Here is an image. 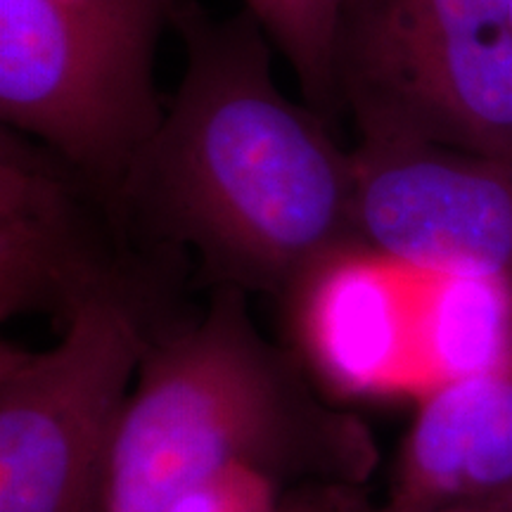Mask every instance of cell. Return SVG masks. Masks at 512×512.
I'll use <instances>...</instances> for the list:
<instances>
[{"mask_svg": "<svg viewBox=\"0 0 512 512\" xmlns=\"http://www.w3.org/2000/svg\"><path fill=\"white\" fill-rule=\"evenodd\" d=\"M349 0H245L278 53L285 57L309 105L328 112L335 98V43Z\"/></svg>", "mask_w": 512, "mask_h": 512, "instance_id": "9c48e42d", "label": "cell"}, {"mask_svg": "<svg viewBox=\"0 0 512 512\" xmlns=\"http://www.w3.org/2000/svg\"><path fill=\"white\" fill-rule=\"evenodd\" d=\"M283 498L275 479L238 467L183 491L162 512H283Z\"/></svg>", "mask_w": 512, "mask_h": 512, "instance_id": "30bf717a", "label": "cell"}, {"mask_svg": "<svg viewBox=\"0 0 512 512\" xmlns=\"http://www.w3.org/2000/svg\"><path fill=\"white\" fill-rule=\"evenodd\" d=\"M512 489V339L425 394L394 470V505H484Z\"/></svg>", "mask_w": 512, "mask_h": 512, "instance_id": "ba28073f", "label": "cell"}, {"mask_svg": "<svg viewBox=\"0 0 512 512\" xmlns=\"http://www.w3.org/2000/svg\"><path fill=\"white\" fill-rule=\"evenodd\" d=\"M361 505L354 486L337 484H306L283 498V512H356Z\"/></svg>", "mask_w": 512, "mask_h": 512, "instance_id": "8fae6325", "label": "cell"}, {"mask_svg": "<svg viewBox=\"0 0 512 512\" xmlns=\"http://www.w3.org/2000/svg\"><path fill=\"white\" fill-rule=\"evenodd\" d=\"M335 98L361 140L512 157V0H349Z\"/></svg>", "mask_w": 512, "mask_h": 512, "instance_id": "277c9868", "label": "cell"}, {"mask_svg": "<svg viewBox=\"0 0 512 512\" xmlns=\"http://www.w3.org/2000/svg\"><path fill=\"white\" fill-rule=\"evenodd\" d=\"M484 508H489V510H494V512H512V489L505 491L503 496H498L496 501L484 503Z\"/></svg>", "mask_w": 512, "mask_h": 512, "instance_id": "4fadbf2b", "label": "cell"}, {"mask_svg": "<svg viewBox=\"0 0 512 512\" xmlns=\"http://www.w3.org/2000/svg\"><path fill=\"white\" fill-rule=\"evenodd\" d=\"M152 337L145 302L107 297L76 311L53 347L0 344V512H100Z\"/></svg>", "mask_w": 512, "mask_h": 512, "instance_id": "5b68a950", "label": "cell"}, {"mask_svg": "<svg viewBox=\"0 0 512 512\" xmlns=\"http://www.w3.org/2000/svg\"><path fill=\"white\" fill-rule=\"evenodd\" d=\"M356 512H494L489 508H484V505H394L389 503L387 508L382 510H370L366 505H361Z\"/></svg>", "mask_w": 512, "mask_h": 512, "instance_id": "7c38bea8", "label": "cell"}, {"mask_svg": "<svg viewBox=\"0 0 512 512\" xmlns=\"http://www.w3.org/2000/svg\"><path fill=\"white\" fill-rule=\"evenodd\" d=\"M185 69L114 207L188 247L219 287L287 294L335 249L361 240L354 150L273 79L271 38L245 10L176 19Z\"/></svg>", "mask_w": 512, "mask_h": 512, "instance_id": "6da1fadb", "label": "cell"}, {"mask_svg": "<svg viewBox=\"0 0 512 512\" xmlns=\"http://www.w3.org/2000/svg\"><path fill=\"white\" fill-rule=\"evenodd\" d=\"M356 226L377 252L512 290V157L413 140H361Z\"/></svg>", "mask_w": 512, "mask_h": 512, "instance_id": "8992f818", "label": "cell"}, {"mask_svg": "<svg viewBox=\"0 0 512 512\" xmlns=\"http://www.w3.org/2000/svg\"><path fill=\"white\" fill-rule=\"evenodd\" d=\"M375 463L368 427L320 399L294 358L261 335L245 290L219 287L202 318L150 339L100 512H162L238 467L278 484L356 486Z\"/></svg>", "mask_w": 512, "mask_h": 512, "instance_id": "7a4b0ae2", "label": "cell"}, {"mask_svg": "<svg viewBox=\"0 0 512 512\" xmlns=\"http://www.w3.org/2000/svg\"><path fill=\"white\" fill-rule=\"evenodd\" d=\"M114 202L38 140L0 131V318L69 320L107 297L145 302L107 226Z\"/></svg>", "mask_w": 512, "mask_h": 512, "instance_id": "52a82bcc", "label": "cell"}, {"mask_svg": "<svg viewBox=\"0 0 512 512\" xmlns=\"http://www.w3.org/2000/svg\"><path fill=\"white\" fill-rule=\"evenodd\" d=\"M181 0H0V117L114 202L164 117L155 57Z\"/></svg>", "mask_w": 512, "mask_h": 512, "instance_id": "3957f363", "label": "cell"}]
</instances>
